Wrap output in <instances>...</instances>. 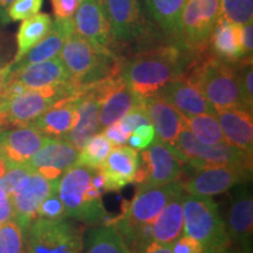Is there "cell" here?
Here are the masks:
<instances>
[{
	"label": "cell",
	"instance_id": "cell-17",
	"mask_svg": "<svg viewBox=\"0 0 253 253\" xmlns=\"http://www.w3.org/2000/svg\"><path fill=\"white\" fill-rule=\"evenodd\" d=\"M49 140L31 125L13 126L0 132V157L9 168L23 166Z\"/></svg>",
	"mask_w": 253,
	"mask_h": 253
},
{
	"label": "cell",
	"instance_id": "cell-51",
	"mask_svg": "<svg viewBox=\"0 0 253 253\" xmlns=\"http://www.w3.org/2000/svg\"><path fill=\"white\" fill-rule=\"evenodd\" d=\"M237 253H251V250H240V249H237Z\"/></svg>",
	"mask_w": 253,
	"mask_h": 253
},
{
	"label": "cell",
	"instance_id": "cell-42",
	"mask_svg": "<svg viewBox=\"0 0 253 253\" xmlns=\"http://www.w3.org/2000/svg\"><path fill=\"white\" fill-rule=\"evenodd\" d=\"M103 134L112 142L114 147H120V145H125L128 142L129 136L131 135V132L121 122L118 121L106 126L103 129Z\"/></svg>",
	"mask_w": 253,
	"mask_h": 253
},
{
	"label": "cell",
	"instance_id": "cell-27",
	"mask_svg": "<svg viewBox=\"0 0 253 253\" xmlns=\"http://www.w3.org/2000/svg\"><path fill=\"white\" fill-rule=\"evenodd\" d=\"M209 43L212 52L221 61L236 63L246 59L242 43V26L218 18ZM250 58V56H249Z\"/></svg>",
	"mask_w": 253,
	"mask_h": 253
},
{
	"label": "cell",
	"instance_id": "cell-21",
	"mask_svg": "<svg viewBox=\"0 0 253 253\" xmlns=\"http://www.w3.org/2000/svg\"><path fill=\"white\" fill-rule=\"evenodd\" d=\"M140 167V155L131 147H114L99 171L106 181V191H119L123 186L135 181Z\"/></svg>",
	"mask_w": 253,
	"mask_h": 253
},
{
	"label": "cell",
	"instance_id": "cell-47",
	"mask_svg": "<svg viewBox=\"0 0 253 253\" xmlns=\"http://www.w3.org/2000/svg\"><path fill=\"white\" fill-rule=\"evenodd\" d=\"M203 253H237V249L232 248V243L226 244H217L204 248Z\"/></svg>",
	"mask_w": 253,
	"mask_h": 253
},
{
	"label": "cell",
	"instance_id": "cell-14",
	"mask_svg": "<svg viewBox=\"0 0 253 253\" xmlns=\"http://www.w3.org/2000/svg\"><path fill=\"white\" fill-rule=\"evenodd\" d=\"M225 226L231 243L235 244L237 249L251 250L253 197L249 182L239 184L231 196Z\"/></svg>",
	"mask_w": 253,
	"mask_h": 253
},
{
	"label": "cell",
	"instance_id": "cell-2",
	"mask_svg": "<svg viewBox=\"0 0 253 253\" xmlns=\"http://www.w3.org/2000/svg\"><path fill=\"white\" fill-rule=\"evenodd\" d=\"M183 192L181 182L157 188L137 189L130 202H125L122 213L112 218L106 224H112L123 237L130 251L149 242L151 239V225L173 196Z\"/></svg>",
	"mask_w": 253,
	"mask_h": 253
},
{
	"label": "cell",
	"instance_id": "cell-48",
	"mask_svg": "<svg viewBox=\"0 0 253 253\" xmlns=\"http://www.w3.org/2000/svg\"><path fill=\"white\" fill-rule=\"evenodd\" d=\"M12 72L11 62H6L4 59L0 58V91L6 84V82L8 81L9 74Z\"/></svg>",
	"mask_w": 253,
	"mask_h": 253
},
{
	"label": "cell",
	"instance_id": "cell-44",
	"mask_svg": "<svg viewBox=\"0 0 253 253\" xmlns=\"http://www.w3.org/2000/svg\"><path fill=\"white\" fill-rule=\"evenodd\" d=\"M9 220H14L11 198H9L7 192L0 186V225L7 223Z\"/></svg>",
	"mask_w": 253,
	"mask_h": 253
},
{
	"label": "cell",
	"instance_id": "cell-30",
	"mask_svg": "<svg viewBox=\"0 0 253 253\" xmlns=\"http://www.w3.org/2000/svg\"><path fill=\"white\" fill-rule=\"evenodd\" d=\"M86 253H131L128 245L112 224H99L86 237Z\"/></svg>",
	"mask_w": 253,
	"mask_h": 253
},
{
	"label": "cell",
	"instance_id": "cell-10",
	"mask_svg": "<svg viewBox=\"0 0 253 253\" xmlns=\"http://www.w3.org/2000/svg\"><path fill=\"white\" fill-rule=\"evenodd\" d=\"M183 172V162L172 145L155 138L141 153L140 167L135 181L137 189L157 188L178 181Z\"/></svg>",
	"mask_w": 253,
	"mask_h": 253
},
{
	"label": "cell",
	"instance_id": "cell-50",
	"mask_svg": "<svg viewBox=\"0 0 253 253\" xmlns=\"http://www.w3.org/2000/svg\"><path fill=\"white\" fill-rule=\"evenodd\" d=\"M8 168H9L8 164L6 163L1 157H0V177H2L5 175V172L7 171Z\"/></svg>",
	"mask_w": 253,
	"mask_h": 253
},
{
	"label": "cell",
	"instance_id": "cell-52",
	"mask_svg": "<svg viewBox=\"0 0 253 253\" xmlns=\"http://www.w3.org/2000/svg\"><path fill=\"white\" fill-rule=\"evenodd\" d=\"M0 132H1V131H0Z\"/></svg>",
	"mask_w": 253,
	"mask_h": 253
},
{
	"label": "cell",
	"instance_id": "cell-34",
	"mask_svg": "<svg viewBox=\"0 0 253 253\" xmlns=\"http://www.w3.org/2000/svg\"><path fill=\"white\" fill-rule=\"evenodd\" d=\"M253 0H219V17L229 23H252Z\"/></svg>",
	"mask_w": 253,
	"mask_h": 253
},
{
	"label": "cell",
	"instance_id": "cell-23",
	"mask_svg": "<svg viewBox=\"0 0 253 253\" xmlns=\"http://www.w3.org/2000/svg\"><path fill=\"white\" fill-rule=\"evenodd\" d=\"M79 93L59 100L34 120L31 126L49 138L67 140L68 134L77 122Z\"/></svg>",
	"mask_w": 253,
	"mask_h": 253
},
{
	"label": "cell",
	"instance_id": "cell-1",
	"mask_svg": "<svg viewBox=\"0 0 253 253\" xmlns=\"http://www.w3.org/2000/svg\"><path fill=\"white\" fill-rule=\"evenodd\" d=\"M190 53L184 47L173 45L145 49L122 66L121 77L141 100H145L184 77Z\"/></svg>",
	"mask_w": 253,
	"mask_h": 253
},
{
	"label": "cell",
	"instance_id": "cell-7",
	"mask_svg": "<svg viewBox=\"0 0 253 253\" xmlns=\"http://www.w3.org/2000/svg\"><path fill=\"white\" fill-rule=\"evenodd\" d=\"M182 207L185 236L198 240L204 248L231 243L225 221L212 198L183 192Z\"/></svg>",
	"mask_w": 253,
	"mask_h": 253
},
{
	"label": "cell",
	"instance_id": "cell-20",
	"mask_svg": "<svg viewBox=\"0 0 253 253\" xmlns=\"http://www.w3.org/2000/svg\"><path fill=\"white\" fill-rule=\"evenodd\" d=\"M101 95L96 84L84 87L78 96V118L67 140L80 151L93 136L101 132Z\"/></svg>",
	"mask_w": 253,
	"mask_h": 253
},
{
	"label": "cell",
	"instance_id": "cell-33",
	"mask_svg": "<svg viewBox=\"0 0 253 253\" xmlns=\"http://www.w3.org/2000/svg\"><path fill=\"white\" fill-rule=\"evenodd\" d=\"M113 148L114 145L106 137V135L103 132H99V134L93 136L87 142L86 145L79 151L75 164L99 170L101 164L104 162V160Z\"/></svg>",
	"mask_w": 253,
	"mask_h": 253
},
{
	"label": "cell",
	"instance_id": "cell-3",
	"mask_svg": "<svg viewBox=\"0 0 253 253\" xmlns=\"http://www.w3.org/2000/svg\"><path fill=\"white\" fill-rule=\"evenodd\" d=\"M59 58L78 89L121 73L122 63L108 48L99 47L73 30Z\"/></svg>",
	"mask_w": 253,
	"mask_h": 253
},
{
	"label": "cell",
	"instance_id": "cell-26",
	"mask_svg": "<svg viewBox=\"0 0 253 253\" xmlns=\"http://www.w3.org/2000/svg\"><path fill=\"white\" fill-rule=\"evenodd\" d=\"M73 30L74 28H73L72 19L56 18L46 37L39 43H37L20 61L11 65L12 71L59 56L63 43Z\"/></svg>",
	"mask_w": 253,
	"mask_h": 253
},
{
	"label": "cell",
	"instance_id": "cell-35",
	"mask_svg": "<svg viewBox=\"0 0 253 253\" xmlns=\"http://www.w3.org/2000/svg\"><path fill=\"white\" fill-rule=\"evenodd\" d=\"M25 233L15 220L0 225V253H24Z\"/></svg>",
	"mask_w": 253,
	"mask_h": 253
},
{
	"label": "cell",
	"instance_id": "cell-5",
	"mask_svg": "<svg viewBox=\"0 0 253 253\" xmlns=\"http://www.w3.org/2000/svg\"><path fill=\"white\" fill-rule=\"evenodd\" d=\"M186 78L216 109L240 108L252 112L243 95L239 72L231 63L211 56L191 68Z\"/></svg>",
	"mask_w": 253,
	"mask_h": 253
},
{
	"label": "cell",
	"instance_id": "cell-29",
	"mask_svg": "<svg viewBox=\"0 0 253 253\" xmlns=\"http://www.w3.org/2000/svg\"><path fill=\"white\" fill-rule=\"evenodd\" d=\"M52 24V18L47 13H38L23 20L17 33V53L11 65L20 61L37 43H39L49 32Z\"/></svg>",
	"mask_w": 253,
	"mask_h": 253
},
{
	"label": "cell",
	"instance_id": "cell-38",
	"mask_svg": "<svg viewBox=\"0 0 253 253\" xmlns=\"http://www.w3.org/2000/svg\"><path fill=\"white\" fill-rule=\"evenodd\" d=\"M32 170L28 168L26 164L23 166H14L8 168L5 175L0 177V186L7 192L8 196L14 191L17 185L30 173Z\"/></svg>",
	"mask_w": 253,
	"mask_h": 253
},
{
	"label": "cell",
	"instance_id": "cell-8",
	"mask_svg": "<svg viewBox=\"0 0 253 253\" xmlns=\"http://www.w3.org/2000/svg\"><path fill=\"white\" fill-rule=\"evenodd\" d=\"M82 229L67 218H37L25 231L24 253H82Z\"/></svg>",
	"mask_w": 253,
	"mask_h": 253
},
{
	"label": "cell",
	"instance_id": "cell-49",
	"mask_svg": "<svg viewBox=\"0 0 253 253\" xmlns=\"http://www.w3.org/2000/svg\"><path fill=\"white\" fill-rule=\"evenodd\" d=\"M14 0H0V24H8V8Z\"/></svg>",
	"mask_w": 253,
	"mask_h": 253
},
{
	"label": "cell",
	"instance_id": "cell-18",
	"mask_svg": "<svg viewBox=\"0 0 253 253\" xmlns=\"http://www.w3.org/2000/svg\"><path fill=\"white\" fill-rule=\"evenodd\" d=\"M9 80L17 82L27 89L41 88H59L75 86L72 82L67 69L59 56L46 61L33 63L26 67L14 69L9 74ZM80 90V89H79Z\"/></svg>",
	"mask_w": 253,
	"mask_h": 253
},
{
	"label": "cell",
	"instance_id": "cell-25",
	"mask_svg": "<svg viewBox=\"0 0 253 253\" xmlns=\"http://www.w3.org/2000/svg\"><path fill=\"white\" fill-rule=\"evenodd\" d=\"M216 118L227 144L253 153L252 112L240 108L216 109Z\"/></svg>",
	"mask_w": 253,
	"mask_h": 253
},
{
	"label": "cell",
	"instance_id": "cell-40",
	"mask_svg": "<svg viewBox=\"0 0 253 253\" xmlns=\"http://www.w3.org/2000/svg\"><path fill=\"white\" fill-rule=\"evenodd\" d=\"M155 138H156V132H155L154 126L150 123V125L137 126L129 136L128 142L131 145V148L143 150L147 149L153 143Z\"/></svg>",
	"mask_w": 253,
	"mask_h": 253
},
{
	"label": "cell",
	"instance_id": "cell-28",
	"mask_svg": "<svg viewBox=\"0 0 253 253\" xmlns=\"http://www.w3.org/2000/svg\"><path fill=\"white\" fill-rule=\"evenodd\" d=\"M183 192L173 196L168 202L151 225V239L155 242L172 245L184 232L182 207Z\"/></svg>",
	"mask_w": 253,
	"mask_h": 253
},
{
	"label": "cell",
	"instance_id": "cell-19",
	"mask_svg": "<svg viewBox=\"0 0 253 253\" xmlns=\"http://www.w3.org/2000/svg\"><path fill=\"white\" fill-rule=\"evenodd\" d=\"M114 41L130 42L143 36L145 21L138 0H104Z\"/></svg>",
	"mask_w": 253,
	"mask_h": 253
},
{
	"label": "cell",
	"instance_id": "cell-13",
	"mask_svg": "<svg viewBox=\"0 0 253 253\" xmlns=\"http://www.w3.org/2000/svg\"><path fill=\"white\" fill-rule=\"evenodd\" d=\"M101 95L99 113L101 130L118 122L132 109L143 103V100L129 88L121 77V73L95 82Z\"/></svg>",
	"mask_w": 253,
	"mask_h": 253
},
{
	"label": "cell",
	"instance_id": "cell-36",
	"mask_svg": "<svg viewBox=\"0 0 253 253\" xmlns=\"http://www.w3.org/2000/svg\"><path fill=\"white\" fill-rule=\"evenodd\" d=\"M37 218H42V219L48 220H60L65 219L66 211L63 208L61 199L59 197L58 189L53 190L47 197L43 199L42 203L38 209Z\"/></svg>",
	"mask_w": 253,
	"mask_h": 253
},
{
	"label": "cell",
	"instance_id": "cell-45",
	"mask_svg": "<svg viewBox=\"0 0 253 253\" xmlns=\"http://www.w3.org/2000/svg\"><path fill=\"white\" fill-rule=\"evenodd\" d=\"M131 253H173L171 245L162 244V243H157L155 240H149L145 242L136 248L135 250L130 251Z\"/></svg>",
	"mask_w": 253,
	"mask_h": 253
},
{
	"label": "cell",
	"instance_id": "cell-11",
	"mask_svg": "<svg viewBox=\"0 0 253 253\" xmlns=\"http://www.w3.org/2000/svg\"><path fill=\"white\" fill-rule=\"evenodd\" d=\"M251 177L252 169L246 168L208 167L194 169V172L179 182L185 194L212 197L250 182Z\"/></svg>",
	"mask_w": 253,
	"mask_h": 253
},
{
	"label": "cell",
	"instance_id": "cell-15",
	"mask_svg": "<svg viewBox=\"0 0 253 253\" xmlns=\"http://www.w3.org/2000/svg\"><path fill=\"white\" fill-rule=\"evenodd\" d=\"M72 21L78 34L94 45L110 49L114 39L104 0H84Z\"/></svg>",
	"mask_w": 253,
	"mask_h": 253
},
{
	"label": "cell",
	"instance_id": "cell-9",
	"mask_svg": "<svg viewBox=\"0 0 253 253\" xmlns=\"http://www.w3.org/2000/svg\"><path fill=\"white\" fill-rule=\"evenodd\" d=\"M219 18V0H186L179 20V45L202 52L209 45Z\"/></svg>",
	"mask_w": 253,
	"mask_h": 253
},
{
	"label": "cell",
	"instance_id": "cell-12",
	"mask_svg": "<svg viewBox=\"0 0 253 253\" xmlns=\"http://www.w3.org/2000/svg\"><path fill=\"white\" fill-rule=\"evenodd\" d=\"M59 179L50 181L36 171H31L9 195L14 220L24 231L37 219L38 209L53 190L58 189Z\"/></svg>",
	"mask_w": 253,
	"mask_h": 253
},
{
	"label": "cell",
	"instance_id": "cell-24",
	"mask_svg": "<svg viewBox=\"0 0 253 253\" xmlns=\"http://www.w3.org/2000/svg\"><path fill=\"white\" fill-rule=\"evenodd\" d=\"M143 107L156 132V140L173 145L184 126L183 118L160 95L143 100Z\"/></svg>",
	"mask_w": 253,
	"mask_h": 253
},
{
	"label": "cell",
	"instance_id": "cell-6",
	"mask_svg": "<svg viewBox=\"0 0 253 253\" xmlns=\"http://www.w3.org/2000/svg\"><path fill=\"white\" fill-rule=\"evenodd\" d=\"M177 156L192 169L208 167H238L252 169V154L227 143L204 144L184 126L172 145Z\"/></svg>",
	"mask_w": 253,
	"mask_h": 253
},
{
	"label": "cell",
	"instance_id": "cell-32",
	"mask_svg": "<svg viewBox=\"0 0 253 253\" xmlns=\"http://www.w3.org/2000/svg\"><path fill=\"white\" fill-rule=\"evenodd\" d=\"M183 123L199 142L204 144L226 143L223 131L213 114L183 116Z\"/></svg>",
	"mask_w": 253,
	"mask_h": 253
},
{
	"label": "cell",
	"instance_id": "cell-39",
	"mask_svg": "<svg viewBox=\"0 0 253 253\" xmlns=\"http://www.w3.org/2000/svg\"><path fill=\"white\" fill-rule=\"evenodd\" d=\"M239 81L242 87L243 95L246 104L252 110L253 108V67H252V56L246 58L243 63V67L239 72Z\"/></svg>",
	"mask_w": 253,
	"mask_h": 253
},
{
	"label": "cell",
	"instance_id": "cell-22",
	"mask_svg": "<svg viewBox=\"0 0 253 253\" xmlns=\"http://www.w3.org/2000/svg\"><path fill=\"white\" fill-rule=\"evenodd\" d=\"M156 95L166 99L183 116H195L201 114L216 115V108L185 75L168 84Z\"/></svg>",
	"mask_w": 253,
	"mask_h": 253
},
{
	"label": "cell",
	"instance_id": "cell-41",
	"mask_svg": "<svg viewBox=\"0 0 253 253\" xmlns=\"http://www.w3.org/2000/svg\"><path fill=\"white\" fill-rule=\"evenodd\" d=\"M120 122L128 129L129 131L132 132L137 126H144V125H150V120L148 118L147 113L143 107V103L141 106H138L137 108L132 109L131 112H129L126 115L120 120Z\"/></svg>",
	"mask_w": 253,
	"mask_h": 253
},
{
	"label": "cell",
	"instance_id": "cell-16",
	"mask_svg": "<svg viewBox=\"0 0 253 253\" xmlns=\"http://www.w3.org/2000/svg\"><path fill=\"white\" fill-rule=\"evenodd\" d=\"M79 150L65 138H50L27 161L26 166L47 179L56 181L77 162Z\"/></svg>",
	"mask_w": 253,
	"mask_h": 253
},
{
	"label": "cell",
	"instance_id": "cell-37",
	"mask_svg": "<svg viewBox=\"0 0 253 253\" xmlns=\"http://www.w3.org/2000/svg\"><path fill=\"white\" fill-rule=\"evenodd\" d=\"M43 0H14L8 8L11 21H23L40 12Z\"/></svg>",
	"mask_w": 253,
	"mask_h": 253
},
{
	"label": "cell",
	"instance_id": "cell-46",
	"mask_svg": "<svg viewBox=\"0 0 253 253\" xmlns=\"http://www.w3.org/2000/svg\"><path fill=\"white\" fill-rule=\"evenodd\" d=\"M242 43L245 56H252L253 50V26L252 23H248L242 26Z\"/></svg>",
	"mask_w": 253,
	"mask_h": 253
},
{
	"label": "cell",
	"instance_id": "cell-31",
	"mask_svg": "<svg viewBox=\"0 0 253 253\" xmlns=\"http://www.w3.org/2000/svg\"><path fill=\"white\" fill-rule=\"evenodd\" d=\"M151 17L161 28L176 39L179 36V20L186 0H145Z\"/></svg>",
	"mask_w": 253,
	"mask_h": 253
},
{
	"label": "cell",
	"instance_id": "cell-43",
	"mask_svg": "<svg viewBox=\"0 0 253 253\" xmlns=\"http://www.w3.org/2000/svg\"><path fill=\"white\" fill-rule=\"evenodd\" d=\"M173 253H203L204 246L189 236H181L171 245Z\"/></svg>",
	"mask_w": 253,
	"mask_h": 253
},
{
	"label": "cell",
	"instance_id": "cell-4",
	"mask_svg": "<svg viewBox=\"0 0 253 253\" xmlns=\"http://www.w3.org/2000/svg\"><path fill=\"white\" fill-rule=\"evenodd\" d=\"M95 171L91 168L74 164L62 173L58 183V194L66 217L94 226L108 220L102 203L103 192L91 182Z\"/></svg>",
	"mask_w": 253,
	"mask_h": 253
}]
</instances>
